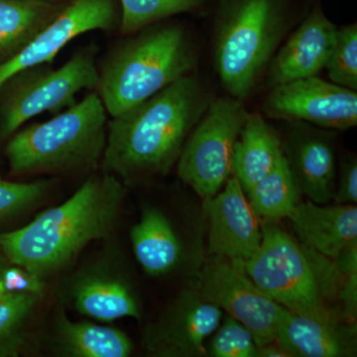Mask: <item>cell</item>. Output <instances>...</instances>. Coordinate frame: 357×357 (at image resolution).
Segmentation results:
<instances>
[{"instance_id": "obj_22", "label": "cell", "mask_w": 357, "mask_h": 357, "mask_svg": "<svg viewBox=\"0 0 357 357\" xmlns=\"http://www.w3.org/2000/svg\"><path fill=\"white\" fill-rule=\"evenodd\" d=\"M64 6L42 0H0V64L20 53Z\"/></svg>"}, {"instance_id": "obj_14", "label": "cell", "mask_w": 357, "mask_h": 357, "mask_svg": "<svg viewBox=\"0 0 357 357\" xmlns=\"http://www.w3.org/2000/svg\"><path fill=\"white\" fill-rule=\"evenodd\" d=\"M67 297L79 314L102 323L141 318L130 284L114 265L103 260L77 272L68 284Z\"/></svg>"}, {"instance_id": "obj_26", "label": "cell", "mask_w": 357, "mask_h": 357, "mask_svg": "<svg viewBox=\"0 0 357 357\" xmlns=\"http://www.w3.org/2000/svg\"><path fill=\"white\" fill-rule=\"evenodd\" d=\"M325 69L332 83L344 88L357 89L356 24L337 29L335 46Z\"/></svg>"}, {"instance_id": "obj_11", "label": "cell", "mask_w": 357, "mask_h": 357, "mask_svg": "<svg viewBox=\"0 0 357 357\" xmlns=\"http://www.w3.org/2000/svg\"><path fill=\"white\" fill-rule=\"evenodd\" d=\"M265 109L276 119L347 129L357 123L356 91L310 77L275 86Z\"/></svg>"}, {"instance_id": "obj_16", "label": "cell", "mask_w": 357, "mask_h": 357, "mask_svg": "<svg viewBox=\"0 0 357 357\" xmlns=\"http://www.w3.org/2000/svg\"><path fill=\"white\" fill-rule=\"evenodd\" d=\"M304 246L337 259L357 244V208L354 204L300 203L288 217Z\"/></svg>"}, {"instance_id": "obj_1", "label": "cell", "mask_w": 357, "mask_h": 357, "mask_svg": "<svg viewBox=\"0 0 357 357\" xmlns=\"http://www.w3.org/2000/svg\"><path fill=\"white\" fill-rule=\"evenodd\" d=\"M208 100L194 77L185 76L107 123L103 172L123 184L170 172Z\"/></svg>"}, {"instance_id": "obj_3", "label": "cell", "mask_w": 357, "mask_h": 357, "mask_svg": "<svg viewBox=\"0 0 357 357\" xmlns=\"http://www.w3.org/2000/svg\"><path fill=\"white\" fill-rule=\"evenodd\" d=\"M107 112L98 93L54 115L50 121L17 130L6 148L13 175L88 172L102 163Z\"/></svg>"}, {"instance_id": "obj_7", "label": "cell", "mask_w": 357, "mask_h": 357, "mask_svg": "<svg viewBox=\"0 0 357 357\" xmlns=\"http://www.w3.org/2000/svg\"><path fill=\"white\" fill-rule=\"evenodd\" d=\"M244 267L262 292L289 311L338 321L324 302L323 283L309 252L279 227H263L261 243Z\"/></svg>"}, {"instance_id": "obj_31", "label": "cell", "mask_w": 357, "mask_h": 357, "mask_svg": "<svg viewBox=\"0 0 357 357\" xmlns=\"http://www.w3.org/2000/svg\"><path fill=\"white\" fill-rule=\"evenodd\" d=\"M257 357H292L283 347L277 342L258 347Z\"/></svg>"}, {"instance_id": "obj_17", "label": "cell", "mask_w": 357, "mask_h": 357, "mask_svg": "<svg viewBox=\"0 0 357 357\" xmlns=\"http://www.w3.org/2000/svg\"><path fill=\"white\" fill-rule=\"evenodd\" d=\"M356 326L340 321L307 318L284 309L276 342L294 356L340 357L354 356Z\"/></svg>"}, {"instance_id": "obj_4", "label": "cell", "mask_w": 357, "mask_h": 357, "mask_svg": "<svg viewBox=\"0 0 357 357\" xmlns=\"http://www.w3.org/2000/svg\"><path fill=\"white\" fill-rule=\"evenodd\" d=\"M194 57L185 32L159 28L131 40L112 54L100 72L98 95L114 117L137 107L187 76Z\"/></svg>"}, {"instance_id": "obj_8", "label": "cell", "mask_w": 357, "mask_h": 357, "mask_svg": "<svg viewBox=\"0 0 357 357\" xmlns=\"http://www.w3.org/2000/svg\"><path fill=\"white\" fill-rule=\"evenodd\" d=\"M185 141L178 160L181 180L202 199L218 194L234 172V147L248 112L237 98H217Z\"/></svg>"}, {"instance_id": "obj_21", "label": "cell", "mask_w": 357, "mask_h": 357, "mask_svg": "<svg viewBox=\"0 0 357 357\" xmlns=\"http://www.w3.org/2000/svg\"><path fill=\"white\" fill-rule=\"evenodd\" d=\"M134 255L151 276L168 273L182 257V245L172 225L156 208L147 206L130 231Z\"/></svg>"}, {"instance_id": "obj_28", "label": "cell", "mask_w": 357, "mask_h": 357, "mask_svg": "<svg viewBox=\"0 0 357 357\" xmlns=\"http://www.w3.org/2000/svg\"><path fill=\"white\" fill-rule=\"evenodd\" d=\"M50 182H11L0 178V220L13 217L39 203L48 192Z\"/></svg>"}, {"instance_id": "obj_2", "label": "cell", "mask_w": 357, "mask_h": 357, "mask_svg": "<svg viewBox=\"0 0 357 357\" xmlns=\"http://www.w3.org/2000/svg\"><path fill=\"white\" fill-rule=\"evenodd\" d=\"M126 188L109 173L93 176L60 206L31 222L0 234V255L39 278L60 271L89 243L114 234Z\"/></svg>"}, {"instance_id": "obj_24", "label": "cell", "mask_w": 357, "mask_h": 357, "mask_svg": "<svg viewBox=\"0 0 357 357\" xmlns=\"http://www.w3.org/2000/svg\"><path fill=\"white\" fill-rule=\"evenodd\" d=\"M43 294L6 292L0 282V357H18L28 345L27 326Z\"/></svg>"}, {"instance_id": "obj_32", "label": "cell", "mask_w": 357, "mask_h": 357, "mask_svg": "<svg viewBox=\"0 0 357 357\" xmlns=\"http://www.w3.org/2000/svg\"><path fill=\"white\" fill-rule=\"evenodd\" d=\"M7 266L6 259L1 255H0V276H1L2 271H3L4 268Z\"/></svg>"}, {"instance_id": "obj_13", "label": "cell", "mask_w": 357, "mask_h": 357, "mask_svg": "<svg viewBox=\"0 0 357 357\" xmlns=\"http://www.w3.org/2000/svg\"><path fill=\"white\" fill-rule=\"evenodd\" d=\"M225 190L204 199L210 220V253L248 261L262 241L259 220L244 195L238 178H229Z\"/></svg>"}, {"instance_id": "obj_18", "label": "cell", "mask_w": 357, "mask_h": 357, "mask_svg": "<svg viewBox=\"0 0 357 357\" xmlns=\"http://www.w3.org/2000/svg\"><path fill=\"white\" fill-rule=\"evenodd\" d=\"M286 156L301 194L318 204H328L335 192V153L330 141L318 134L295 138Z\"/></svg>"}, {"instance_id": "obj_30", "label": "cell", "mask_w": 357, "mask_h": 357, "mask_svg": "<svg viewBox=\"0 0 357 357\" xmlns=\"http://www.w3.org/2000/svg\"><path fill=\"white\" fill-rule=\"evenodd\" d=\"M335 203L356 204L357 202V164L356 160L344 163L338 187L335 188Z\"/></svg>"}, {"instance_id": "obj_9", "label": "cell", "mask_w": 357, "mask_h": 357, "mask_svg": "<svg viewBox=\"0 0 357 357\" xmlns=\"http://www.w3.org/2000/svg\"><path fill=\"white\" fill-rule=\"evenodd\" d=\"M195 286L206 300L245 326L258 347L276 342L277 328L285 307L257 287L243 261L213 255L199 272Z\"/></svg>"}, {"instance_id": "obj_23", "label": "cell", "mask_w": 357, "mask_h": 357, "mask_svg": "<svg viewBox=\"0 0 357 357\" xmlns=\"http://www.w3.org/2000/svg\"><path fill=\"white\" fill-rule=\"evenodd\" d=\"M249 204L258 218L276 220L288 218L300 203L301 192L285 155L273 170L248 192Z\"/></svg>"}, {"instance_id": "obj_20", "label": "cell", "mask_w": 357, "mask_h": 357, "mask_svg": "<svg viewBox=\"0 0 357 357\" xmlns=\"http://www.w3.org/2000/svg\"><path fill=\"white\" fill-rule=\"evenodd\" d=\"M281 141L259 114H249L234 147V172L248 192L284 157Z\"/></svg>"}, {"instance_id": "obj_27", "label": "cell", "mask_w": 357, "mask_h": 357, "mask_svg": "<svg viewBox=\"0 0 357 357\" xmlns=\"http://www.w3.org/2000/svg\"><path fill=\"white\" fill-rule=\"evenodd\" d=\"M210 349L215 357H257L258 347L250 331L241 321L227 317L215 330Z\"/></svg>"}, {"instance_id": "obj_10", "label": "cell", "mask_w": 357, "mask_h": 357, "mask_svg": "<svg viewBox=\"0 0 357 357\" xmlns=\"http://www.w3.org/2000/svg\"><path fill=\"white\" fill-rule=\"evenodd\" d=\"M222 310L202 295L199 289H185L143 333L147 354L159 357L206 356L204 342L215 332Z\"/></svg>"}, {"instance_id": "obj_12", "label": "cell", "mask_w": 357, "mask_h": 357, "mask_svg": "<svg viewBox=\"0 0 357 357\" xmlns=\"http://www.w3.org/2000/svg\"><path fill=\"white\" fill-rule=\"evenodd\" d=\"M114 0H70L55 20L13 58L0 64V88L14 75L30 68L50 64L72 40L116 24Z\"/></svg>"}, {"instance_id": "obj_15", "label": "cell", "mask_w": 357, "mask_h": 357, "mask_svg": "<svg viewBox=\"0 0 357 357\" xmlns=\"http://www.w3.org/2000/svg\"><path fill=\"white\" fill-rule=\"evenodd\" d=\"M337 28L321 9L312 11L277 54L271 67L274 86L318 76L335 46Z\"/></svg>"}, {"instance_id": "obj_5", "label": "cell", "mask_w": 357, "mask_h": 357, "mask_svg": "<svg viewBox=\"0 0 357 357\" xmlns=\"http://www.w3.org/2000/svg\"><path fill=\"white\" fill-rule=\"evenodd\" d=\"M284 29L279 0H232L220 27L215 60L223 86L234 98L250 93Z\"/></svg>"}, {"instance_id": "obj_6", "label": "cell", "mask_w": 357, "mask_h": 357, "mask_svg": "<svg viewBox=\"0 0 357 357\" xmlns=\"http://www.w3.org/2000/svg\"><path fill=\"white\" fill-rule=\"evenodd\" d=\"M95 47L77 52L59 69L43 64L21 70L0 88V137L13 136L26 121L60 114L77 102L84 89H98L100 72Z\"/></svg>"}, {"instance_id": "obj_19", "label": "cell", "mask_w": 357, "mask_h": 357, "mask_svg": "<svg viewBox=\"0 0 357 357\" xmlns=\"http://www.w3.org/2000/svg\"><path fill=\"white\" fill-rule=\"evenodd\" d=\"M52 344L64 357H128L133 351L130 338L119 328L73 321L64 311L56 314Z\"/></svg>"}, {"instance_id": "obj_29", "label": "cell", "mask_w": 357, "mask_h": 357, "mask_svg": "<svg viewBox=\"0 0 357 357\" xmlns=\"http://www.w3.org/2000/svg\"><path fill=\"white\" fill-rule=\"evenodd\" d=\"M2 287L6 292L43 294V279L30 273L24 268L11 266L4 268L0 276Z\"/></svg>"}, {"instance_id": "obj_33", "label": "cell", "mask_w": 357, "mask_h": 357, "mask_svg": "<svg viewBox=\"0 0 357 357\" xmlns=\"http://www.w3.org/2000/svg\"><path fill=\"white\" fill-rule=\"evenodd\" d=\"M42 1L60 2V0H42Z\"/></svg>"}, {"instance_id": "obj_25", "label": "cell", "mask_w": 357, "mask_h": 357, "mask_svg": "<svg viewBox=\"0 0 357 357\" xmlns=\"http://www.w3.org/2000/svg\"><path fill=\"white\" fill-rule=\"evenodd\" d=\"M121 31L128 34L176 14L189 13L201 0H119Z\"/></svg>"}]
</instances>
